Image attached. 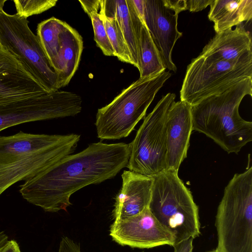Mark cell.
<instances>
[{
    "label": "cell",
    "mask_w": 252,
    "mask_h": 252,
    "mask_svg": "<svg viewBox=\"0 0 252 252\" xmlns=\"http://www.w3.org/2000/svg\"><path fill=\"white\" fill-rule=\"evenodd\" d=\"M129 155V144L92 143L25 181L19 192L24 199L45 212L66 211L73 193L114 177L126 166Z\"/></svg>",
    "instance_id": "6da1fadb"
},
{
    "label": "cell",
    "mask_w": 252,
    "mask_h": 252,
    "mask_svg": "<svg viewBox=\"0 0 252 252\" xmlns=\"http://www.w3.org/2000/svg\"><path fill=\"white\" fill-rule=\"evenodd\" d=\"M80 135L33 134L0 136V196L7 189L54 165L75 150Z\"/></svg>",
    "instance_id": "7a4b0ae2"
},
{
    "label": "cell",
    "mask_w": 252,
    "mask_h": 252,
    "mask_svg": "<svg viewBox=\"0 0 252 252\" xmlns=\"http://www.w3.org/2000/svg\"><path fill=\"white\" fill-rule=\"evenodd\" d=\"M252 96V78L191 106L192 130L204 134L227 153L238 154L252 140V122L239 114L246 95Z\"/></svg>",
    "instance_id": "3957f363"
},
{
    "label": "cell",
    "mask_w": 252,
    "mask_h": 252,
    "mask_svg": "<svg viewBox=\"0 0 252 252\" xmlns=\"http://www.w3.org/2000/svg\"><path fill=\"white\" fill-rule=\"evenodd\" d=\"M217 252H252V166L225 187L216 219Z\"/></svg>",
    "instance_id": "277c9868"
},
{
    "label": "cell",
    "mask_w": 252,
    "mask_h": 252,
    "mask_svg": "<svg viewBox=\"0 0 252 252\" xmlns=\"http://www.w3.org/2000/svg\"><path fill=\"white\" fill-rule=\"evenodd\" d=\"M153 178L149 205L151 213L174 236L175 244L198 237V208L178 171L166 170Z\"/></svg>",
    "instance_id": "5b68a950"
},
{
    "label": "cell",
    "mask_w": 252,
    "mask_h": 252,
    "mask_svg": "<svg viewBox=\"0 0 252 252\" xmlns=\"http://www.w3.org/2000/svg\"><path fill=\"white\" fill-rule=\"evenodd\" d=\"M171 75L164 71L140 77L110 103L98 109L95 123L97 137L120 139L127 137L145 116L156 94Z\"/></svg>",
    "instance_id": "8992f818"
},
{
    "label": "cell",
    "mask_w": 252,
    "mask_h": 252,
    "mask_svg": "<svg viewBox=\"0 0 252 252\" xmlns=\"http://www.w3.org/2000/svg\"><path fill=\"white\" fill-rule=\"evenodd\" d=\"M247 78H252V57L220 61L199 55L187 66L180 100L192 106Z\"/></svg>",
    "instance_id": "52a82bcc"
},
{
    "label": "cell",
    "mask_w": 252,
    "mask_h": 252,
    "mask_svg": "<svg viewBox=\"0 0 252 252\" xmlns=\"http://www.w3.org/2000/svg\"><path fill=\"white\" fill-rule=\"evenodd\" d=\"M175 94L162 96L144 119L133 141L126 165L130 171L153 177L166 170V123Z\"/></svg>",
    "instance_id": "ba28073f"
},
{
    "label": "cell",
    "mask_w": 252,
    "mask_h": 252,
    "mask_svg": "<svg viewBox=\"0 0 252 252\" xmlns=\"http://www.w3.org/2000/svg\"><path fill=\"white\" fill-rule=\"evenodd\" d=\"M3 7L0 6V46L18 57L46 91L59 90L57 75L27 19L7 13Z\"/></svg>",
    "instance_id": "9c48e42d"
},
{
    "label": "cell",
    "mask_w": 252,
    "mask_h": 252,
    "mask_svg": "<svg viewBox=\"0 0 252 252\" xmlns=\"http://www.w3.org/2000/svg\"><path fill=\"white\" fill-rule=\"evenodd\" d=\"M82 104L77 94L58 90L0 105V131L25 123L74 116L81 112Z\"/></svg>",
    "instance_id": "30bf717a"
},
{
    "label": "cell",
    "mask_w": 252,
    "mask_h": 252,
    "mask_svg": "<svg viewBox=\"0 0 252 252\" xmlns=\"http://www.w3.org/2000/svg\"><path fill=\"white\" fill-rule=\"evenodd\" d=\"M110 235L120 245L133 248L173 246L175 244L174 236L159 223L149 208L135 216L115 220L110 226Z\"/></svg>",
    "instance_id": "8fae6325"
},
{
    "label": "cell",
    "mask_w": 252,
    "mask_h": 252,
    "mask_svg": "<svg viewBox=\"0 0 252 252\" xmlns=\"http://www.w3.org/2000/svg\"><path fill=\"white\" fill-rule=\"evenodd\" d=\"M178 14L166 7L162 0H144L143 21L159 53L163 63L176 72L172 59L174 45L182 36L177 28Z\"/></svg>",
    "instance_id": "7c38bea8"
},
{
    "label": "cell",
    "mask_w": 252,
    "mask_h": 252,
    "mask_svg": "<svg viewBox=\"0 0 252 252\" xmlns=\"http://www.w3.org/2000/svg\"><path fill=\"white\" fill-rule=\"evenodd\" d=\"M47 93L19 58L0 46V105L38 97Z\"/></svg>",
    "instance_id": "4fadbf2b"
},
{
    "label": "cell",
    "mask_w": 252,
    "mask_h": 252,
    "mask_svg": "<svg viewBox=\"0 0 252 252\" xmlns=\"http://www.w3.org/2000/svg\"><path fill=\"white\" fill-rule=\"evenodd\" d=\"M191 106L186 102L174 101L166 120V170L178 171L187 158L192 130Z\"/></svg>",
    "instance_id": "5bb4252c"
},
{
    "label": "cell",
    "mask_w": 252,
    "mask_h": 252,
    "mask_svg": "<svg viewBox=\"0 0 252 252\" xmlns=\"http://www.w3.org/2000/svg\"><path fill=\"white\" fill-rule=\"evenodd\" d=\"M122 178V186L112 212L115 220L135 216L149 208L152 195L153 177L125 170Z\"/></svg>",
    "instance_id": "9a60e30c"
},
{
    "label": "cell",
    "mask_w": 252,
    "mask_h": 252,
    "mask_svg": "<svg viewBox=\"0 0 252 252\" xmlns=\"http://www.w3.org/2000/svg\"><path fill=\"white\" fill-rule=\"evenodd\" d=\"M199 56L220 61H236L252 57L250 33L243 26L218 33L204 47Z\"/></svg>",
    "instance_id": "2e32d148"
},
{
    "label": "cell",
    "mask_w": 252,
    "mask_h": 252,
    "mask_svg": "<svg viewBox=\"0 0 252 252\" xmlns=\"http://www.w3.org/2000/svg\"><path fill=\"white\" fill-rule=\"evenodd\" d=\"M83 49L79 32L64 22L60 34V46L54 70L58 76V88L67 85L77 70Z\"/></svg>",
    "instance_id": "e0dca14e"
},
{
    "label": "cell",
    "mask_w": 252,
    "mask_h": 252,
    "mask_svg": "<svg viewBox=\"0 0 252 252\" xmlns=\"http://www.w3.org/2000/svg\"><path fill=\"white\" fill-rule=\"evenodd\" d=\"M210 6L208 16L216 33L252 18V0H213Z\"/></svg>",
    "instance_id": "ac0fdd59"
},
{
    "label": "cell",
    "mask_w": 252,
    "mask_h": 252,
    "mask_svg": "<svg viewBox=\"0 0 252 252\" xmlns=\"http://www.w3.org/2000/svg\"><path fill=\"white\" fill-rule=\"evenodd\" d=\"M100 8L106 16L115 18L128 48L132 65L138 68L137 41L127 0H100Z\"/></svg>",
    "instance_id": "d6986e66"
},
{
    "label": "cell",
    "mask_w": 252,
    "mask_h": 252,
    "mask_svg": "<svg viewBox=\"0 0 252 252\" xmlns=\"http://www.w3.org/2000/svg\"><path fill=\"white\" fill-rule=\"evenodd\" d=\"M137 46L140 77L155 75L165 71L159 53L144 23L137 37Z\"/></svg>",
    "instance_id": "ffe728a7"
},
{
    "label": "cell",
    "mask_w": 252,
    "mask_h": 252,
    "mask_svg": "<svg viewBox=\"0 0 252 252\" xmlns=\"http://www.w3.org/2000/svg\"><path fill=\"white\" fill-rule=\"evenodd\" d=\"M64 21L52 17L39 23L37 27V36L53 67L56 65L60 46V34Z\"/></svg>",
    "instance_id": "44dd1931"
},
{
    "label": "cell",
    "mask_w": 252,
    "mask_h": 252,
    "mask_svg": "<svg viewBox=\"0 0 252 252\" xmlns=\"http://www.w3.org/2000/svg\"><path fill=\"white\" fill-rule=\"evenodd\" d=\"M79 1L91 20L94 40L97 46L105 56H114V50L109 40L103 21L98 12L100 8V0H81Z\"/></svg>",
    "instance_id": "7402d4cb"
},
{
    "label": "cell",
    "mask_w": 252,
    "mask_h": 252,
    "mask_svg": "<svg viewBox=\"0 0 252 252\" xmlns=\"http://www.w3.org/2000/svg\"><path fill=\"white\" fill-rule=\"evenodd\" d=\"M99 14L113 49L114 56L121 61L132 64L130 54L123 33L115 18L106 16L100 8Z\"/></svg>",
    "instance_id": "603a6c76"
},
{
    "label": "cell",
    "mask_w": 252,
    "mask_h": 252,
    "mask_svg": "<svg viewBox=\"0 0 252 252\" xmlns=\"http://www.w3.org/2000/svg\"><path fill=\"white\" fill-rule=\"evenodd\" d=\"M16 15L26 18L39 14L55 6L57 0H14Z\"/></svg>",
    "instance_id": "cb8c5ba5"
},
{
    "label": "cell",
    "mask_w": 252,
    "mask_h": 252,
    "mask_svg": "<svg viewBox=\"0 0 252 252\" xmlns=\"http://www.w3.org/2000/svg\"><path fill=\"white\" fill-rule=\"evenodd\" d=\"M58 252H81L80 246L66 236L62 238Z\"/></svg>",
    "instance_id": "d4e9b609"
},
{
    "label": "cell",
    "mask_w": 252,
    "mask_h": 252,
    "mask_svg": "<svg viewBox=\"0 0 252 252\" xmlns=\"http://www.w3.org/2000/svg\"><path fill=\"white\" fill-rule=\"evenodd\" d=\"M213 0H186L187 9L190 12H198L210 5Z\"/></svg>",
    "instance_id": "484cf974"
},
{
    "label": "cell",
    "mask_w": 252,
    "mask_h": 252,
    "mask_svg": "<svg viewBox=\"0 0 252 252\" xmlns=\"http://www.w3.org/2000/svg\"><path fill=\"white\" fill-rule=\"evenodd\" d=\"M164 5L168 8L179 14L187 10L186 0H162Z\"/></svg>",
    "instance_id": "4316f807"
},
{
    "label": "cell",
    "mask_w": 252,
    "mask_h": 252,
    "mask_svg": "<svg viewBox=\"0 0 252 252\" xmlns=\"http://www.w3.org/2000/svg\"><path fill=\"white\" fill-rule=\"evenodd\" d=\"M193 240L192 238L182 241L175 244L174 247V252H192Z\"/></svg>",
    "instance_id": "83f0119b"
},
{
    "label": "cell",
    "mask_w": 252,
    "mask_h": 252,
    "mask_svg": "<svg viewBox=\"0 0 252 252\" xmlns=\"http://www.w3.org/2000/svg\"><path fill=\"white\" fill-rule=\"evenodd\" d=\"M0 252H21L18 243L14 240H8Z\"/></svg>",
    "instance_id": "f1b7e54d"
},
{
    "label": "cell",
    "mask_w": 252,
    "mask_h": 252,
    "mask_svg": "<svg viewBox=\"0 0 252 252\" xmlns=\"http://www.w3.org/2000/svg\"><path fill=\"white\" fill-rule=\"evenodd\" d=\"M8 241V236L4 231L0 232V251Z\"/></svg>",
    "instance_id": "f546056e"
},
{
    "label": "cell",
    "mask_w": 252,
    "mask_h": 252,
    "mask_svg": "<svg viewBox=\"0 0 252 252\" xmlns=\"http://www.w3.org/2000/svg\"><path fill=\"white\" fill-rule=\"evenodd\" d=\"M217 252L216 251V250H214L213 251H210V252Z\"/></svg>",
    "instance_id": "4dcf8cb0"
}]
</instances>
